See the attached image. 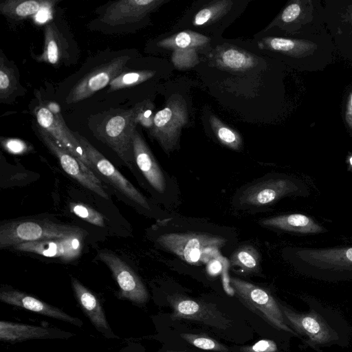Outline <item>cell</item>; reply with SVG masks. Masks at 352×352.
Here are the masks:
<instances>
[{
    "instance_id": "cell-33",
    "label": "cell",
    "mask_w": 352,
    "mask_h": 352,
    "mask_svg": "<svg viewBox=\"0 0 352 352\" xmlns=\"http://www.w3.org/2000/svg\"><path fill=\"white\" fill-rule=\"evenodd\" d=\"M69 208L72 213L79 218L99 227L104 226V218L103 215L82 203H70Z\"/></svg>"
},
{
    "instance_id": "cell-28",
    "label": "cell",
    "mask_w": 352,
    "mask_h": 352,
    "mask_svg": "<svg viewBox=\"0 0 352 352\" xmlns=\"http://www.w3.org/2000/svg\"><path fill=\"white\" fill-rule=\"evenodd\" d=\"M209 122L214 133L221 144L233 150L241 148L242 139L236 131L223 124L214 115L210 116Z\"/></svg>"
},
{
    "instance_id": "cell-17",
    "label": "cell",
    "mask_w": 352,
    "mask_h": 352,
    "mask_svg": "<svg viewBox=\"0 0 352 352\" xmlns=\"http://www.w3.org/2000/svg\"><path fill=\"white\" fill-rule=\"evenodd\" d=\"M0 300L2 302L21 307L54 319L82 327L83 322L78 318L71 316L58 307L52 306L32 296L14 289H1Z\"/></svg>"
},
{
    "instance_id": "cell-40",
    "label": "cell",
    "mask_w": 352,
    "mask_h": 352,
    "mask_svg": "<svg viewBox=\"0 0 352 352\" xmlns=\"http://www.w3.org/2000/svg\"><path fill=\"white\" fill-rule=\"evenodd\" d=\"M350 161H351V164H352V157H351V158Z\"/></svg>"
},
{
    "instance_id": "cell-7",
    "label": "cell",
    "mask_w": 352,
    "mask_h": 352,
    "mask_svg": "<svg viewBox=\"0 0 352 352\" xmlns=\"http://www.w3.org/2000/svg\"><path fill=\"white\" fill-rule=\"evenodd\" d=\"M34 113L36 122L41 127L47 131L64 148L96 173L93 165L87 158L74 133L67 126L62 117L60 108L57 103L48 102L44 105H40L35 108Z\"/></svg>"
},
{
    "instance_id": "cell-16",
    "label": "cell",
    "mask_w": 352,
    "mask_h": 352,
    "mask_svg": "<svg viewBox=\"0 0 352 352\" xmlns=\"http://www.w3.org/2000/svg\"><path fill=\"white\" fill-rule=\"evenodd\" d=\"M299 189L291 179L278 178L266 180L249 187L242 195V204L251 206L270 205Z\"/></svg>"
},
{
    "instance_id": "cell-37",
    "label": "cell",
    "mask_w": 352,
    "mask_h": 352,
    "mask_svg": "<svg viewBox=\"0 0 352 352\" xmlns=\"http://www.w3.org/2000/svg\"><path fill=\"white\" fill-rule=\"evenodd\" d=\"M346 121L351 130L352 131V94L349 97V100L346 106Z\"/></svg>"
},
{
    "instance_id": "cell-8",
    "label": "cell",
    "mask_w": 352,
    "mask_h": 352,
    "mask_svg": "<svg viewBox=\"0 0 352 352\" xmlns=\"http://www.w3.org/2000/svg\"><path fill=\"white\" fill-rule=\"evenodd\" d=\"M36 132L48 150L58 159L62 168L73 179L100 197L108 199L109 195L98 175L85 164L64 148L47 131L36 126Z\"/></svg>"
},
{
    "instance_id": "cell-29",
    "label": "cell",
    "mask_w": 352,
    "mask_h": 352,
    "mask_svg": "<svg viewBox=\"0 0 352 352\" xmlns=\"http://www.w3.org/2000/svg\"><path fill=\"white\" fill-rule=\"evenodd\" d=\"M18 78L14 69L7 64V58L3 53L0 58V100L6 102L16 90Z\"/></svg>"
},
{
    "instance_id": "cell-26",
    "label": "cell",
    "mask_w": 352,
    "mask_h": 352,
    "mask_svg": "<svg viewBox=\"0 0 352 352\" xmlns=\"http://www.w3.org/2000/svg\"><path fill=\"white\" fill-rule=\"evenodd\" d=\"M232 6L230 0H221L210 2L200 9L192 19V24L201 26L211 23L229 12Z\"/></svg>"
},
{
    "instance_id": "cell-5",
    "label": "cell",
    "mask_w": 352,
    "mask_h": 352,
    "mask_svg": "<svg viewBox=\"0 0 352 352\" xmlns=\"http://www.w3.org/2000/svg\"><path fill=\"white\" fill-rule=\"evenodd\" d=\"M230 283L239 300L273 327L292 334L296 333L287 324L279 302L265 289L237 278Z\"/></svg>"
},
{
    "instance_id": "cell-2",
    "label": "cell",
    "mask_w": 352,
    "mask_h": 352,
    "mask_svg": "<svg viewBox=\"0 0 352 352\" xmlns=\"http://www.w3.org/2000/svg\"><path fill=\"white\" fill-rule=\"evenodd\" d=\"M157 242L188 263L199 265L216 256L226 239L207 233L186 232L162 234Z\"/></svg>"
},
{
    "instance_id": "cell-30",
    "label": "cell",
    "mask_w": 352,
    "mask_h": 352,
    "mask_svg": "<svg viewBox=\"0 0 352 352\" xmlns=\"http://www.w3.org/2000/svg\"><path fill=\"white\" fill-rule=\"evenodd\" d=\"M154 74L155 72L152 70L122 72L111 81L107 91H114L124 88H129L150 79Z\"/></svg>"
},
{
    "instance_id": "cell-23",
    "label": "cell",
    "mask_w": 352,
    "mask_h": 352,
    "mask_svg": "<svg viewBox=\"0 0 352 352\" xmlns=\"http://www.w3.org/2000/svg\"><path fill=\"white\" fill-rule=\"evenodd\" d=\"M209 38L192 31H184L160 41L157 45L163 48L174 50L178 54H195V49L205 45Z\"/></svg>"
},
{
    "instance_id": "cell-4",
    "label": "cell",
    "mask_w": 352,
    "mask_h": 352,
    "mask_svg": "<svg viewBox=\"0 0 352 352\" xmlns=\"http://www.w3.org/2000/svg\"><path fill=\"white\" fill-rule=\"evenodd\" d=\"M144 103L145 101L142 102L131 109L107 117L96 131L98 138L130 168L134 161L132 138Z\"/></svg>"
},
{
    "instance_id": "cell-10",
    "label": "cell",
    "mask_w": 352,
    "mask_h": 352,
    "mask_svg": "<svg viewBox=\"0 0 352 352\" xmlns=\"http://www.w3.org/2000/svg\"><path fill=\"white\" fill-rule=\"evenodd\" d=\"M76 137L83 148L97 175L104 177L115 188L140 206L149 210L145 197L85 137L77 132Z\"/></svg>"
},
{
    "instance_id": "cell-13",
    "label": "cell",
    "mask_w": 352,
    "mask_h": 352,
    "mask_svg": "<svg viewBox=\"0 0 352 352\" xmlns=\"http://www.w3.org/2000/svg\"><path fill=\"white\" fill-rule=\"evenodd\" d=\"M85 231L57 239L25 242L12 248L19 252H30L48 258H57L63 261L76 259L84 246Z\"/></svg>"
},
{
    "instance_id": "cell-9",
    "label": "cell",
    "mask_w": 352,
    "mask_h": 352,
    "mask_svg": "<svg viewBox=\"0 0 352 352\" xmlns=\"http://www.w3.org/2000/svg\"><path fill=\"white\" fill-rule=\"evenodd\" d=\"M168 299L173 309V320H195L221 330L228 329L232 324V320L214 305L180 294H173Z\"/></svg>"
},
{
    "instance_id": "cell-36",
    "label": "cell",
    "mask_w": 352,
    "mask_h": 352,
    "mask_svg": "<svg viewBox=\"0 0 352 352\" xmlns=\"http://www.w3.org/2000/svg\"><path fill=\"white\" fill-rule=\"evenodd\" d=\"M300 13V7L298 3H294L287 6L280 14L281 21L288 23L296 19Z\"/></svg>"
},
{
    "instance_id": "cell-39",
    "label": "cell",
    "mask_w": 352,
    "mask_h": 352,
    "mask_svg": "<svg viewBox=\"0 0 352 352\" xmlns=\"http://www.w3.org/2000/svg\"><path fill=\"white\" fill-rule=\"evenodd\" d=\"M166 352H184V351H167Z\"/></svg>"
},
{
    "instance_id": "cell-1",
    "label": "cell",
    "mask_w": 352,
    "mask_h": 352,
    "mask_svg": "<svg viewBox=\"0 0 352 352\" xmlns=\"http://www.w3.org/2000/svg\"><path fill=\"white\" fill-rule=\"evenodd\" d=\"M293 256L302 272L320 278L352 277V246L299 248Z\"/></svg>"
},
{
    "instance_id": "cell-22",
    "label": "cell",
    "mask_w": 352,
    "mask_h": 352,
    "mask_svg": "<svg viewBox=\"0 0 352 352\" xmlns=\"http://www.w3.org/2000/svg\"><path fill=\"white\" fill-rule=\"evenodd\" d=\"M56 2L52 0H6L0 3V12L8 19L19 21L43 10H49Z\"/></svg>"
},
{
    "instance_id": "cell-31",
    "label": "cell",
    "mask_w": 352,
    "mask_h": 352,
    "mask_svg": "<svg viewBox=\"0 0 352 352\" xmlns=\"http://www.w3.org/2000/svg\"><path fill=\"white\" fill-rule=\"evenodd\" d=\"M260 256L252 246H245L234 252L231 256L232 265L239 266L246 272H254L259 267Z\"/></svg>"
},
{
    "instance_id": "cell-21",
    "label": "cell",
    "mask_w": 352,
    "mask_h": 352,
    "mask_svg": "<svg viewBox=\"0 0 352 352\" xmlns=\"http://www.w3.org/2000/svg\"><path fill=\"white\" fill-rule=\"evenodd\" d=\"M261 224L299 234H318L327 230L311 217L302 214H288L265 219Z\"/></svg>"
},
{
    "instance_id": "cell-18",
    "label": "cell",
    "mask_w": 352,
    "mask_h": 352,
    "mask_svg": "<svg viewBox=\"0 0 352 352\" xmlns=\"http://www.w3.org/2000/svg\"><path fill=\"white\" fill-rule=\"evenodd\" d=\"M134 161L139 169L158 192L163 193L166 188L164 175L143 138L137 130L132 138Z\"/></svg>"
},
{
    "instance_id": "cell-24",
    "label": "cell",
    "mask_w": 352,
    "mask_h": 352,
    "mask_svg": "<svg viewBox=\"0 0 352 352\" xmlns=\"http://www.w3.org/2000/svg\"><path fill=\"white\" fill-rule=\"evenodd\" d=\"M64 45L62 35L54 23H48L44 30V48L35 59L52 65L58 64L63 55Z\"/></svg>"
},
{
    "instance_id": "cell-20",
    "label": "cell",
    "mask_w": 352,
    "mask_h": 352,
    "mask_svg": "<svg viewBox=\"0 0 352 352\" xmlns=\"http://www.w3.org/2000/svg\"><path fill=\"white\" fill-rule=\"evenodd\" d=\"M67 335L72 336L69 333L39 326L8 321L0 322V339L4 342H16L31 339L66 338Z\"/></svg>"
},
{
    "instance_id": "cell-11",
    "label": "cell",
    "mask_w": 352,
    "mask_h": 352,
    "mask_svg": "<svg viewBox=\"0 0 352 352\" xmlns=\"http://www.w3.org/2000/svg\"><path fill=\"white\" fill-rule=\"evenodd\" d=\"M129 59L128 56H118L94 69L72 88L65 102L67 104L78 102L103 89L122 72Z\"/></svg>"
},
{
    "instance_id": "cell-34",
    "label": "cell",
    "mask_w": 352,
    "mask_h": 352,
    "mask_svg": "<svg viewBox=\"0 0 352 352\" xmlns=\"http://www.w3.org/2000/svg\"><path fill=\"white\" fill-rule=\"evenodd\" d=\"M2 147L9 153L23 155L32 151L33 147L26 142L17 138H1Z\"/></svg>"
},
{
    "instance_id": "cell-38",
    "label": "cell",
    "mask_w": 352,
    "mask_h": 352,
    "mask_svg": "<svg viewBox=\"0 0 352 352\" xmlns=\"http://www.w3.org/2000/svg\"><path fill=\"white\" fill-rule=\"evenodd\" d=\"M130 348L131 347H129V346H126L124 349H123L122 351H120V352H137V351H133L132 349H130Z\"/></svg>"
},
{
    "instance_id": "cell-19",
    "label": "cell",
    "mask_w": 352,
    "mask_h": 352,
    "mask_svg": "<svg viewBox=\"0 0 352 352\" xmlns=\"http://www.w3.org/2000/svg\"><path fill=\"white\" fill-rule=\"evenodd\" d=\"M71 282L78 304L97 330L107 338H118L109 326L98 298L76 278H72Z\"/></svg>"
},
{
    "instance_id": "cell-27",
    "label": "cell",
    "mask_w": 352,
    "mask_h": 352,
    "mask_svg": "<svg viewBox=\"0 0 352 352\" xmlns=\"http://www.w3.org/2000/svg\"><path fill=\"white\" fill-rule=\"evenodd\" d=\"M261 49H267L281 52L292 55L300 54L309 49V44L301 41H296L278 37H266L258 42Z\"/></svg>"
},
{
    "instance_id": "cell-3",
    "label": "cell",
    "mask_w": 352,
    "mask_h": 352,
    "mask_svg": "<svg viewBox=\"0 0 352 352\" xmlns=\"http://www.w3.org/2000/svg\"><path fill=\"white\" fill-rule=\"evenodd\" d=\"M84 230L74 226L57 223L46 219H16L0 226V248L25 243L63 238Z\"/></svg>"
},
{
    "instance_id": "cell-14",
    "label": "cell",
    "mask_w": 352,
    "mask_h": 352,
    "mask_svg": "<svg viewBox=\"0 0 352 352\" xmlns=\"http://www.w3.org/2000/svg\"><path fill=\"white\" fill-rule=\"evenodd\" d=\"M165 1L162 0H120L111 2L100 21L109 26L123 25L142 21Z\"/></svg>"
},
{
    "instance_id": "cell-35",
    "label": "cell",
    "mask_w": 352,
    "mask_h": 352,
    "mask_svg": "<svg viewBox=\"0 0 352 352\" xmlns=\"http://www.w3.org/2000/svg\"><path fill=\"white\" fill-rule=\"evenodd\" d=\"M241 352H278L276 342L271 340H261L256 343L240 348Z\"/></svg>"
},
{
    "instance_id": "cell-25",
    "label": "cell",
    "mask_w": 352,
    "mask_h": 352,
    "mask_svg": "<svg viewBox=\"0 0 352 352\" xmlns=\"http://www.w3.org/2000/svg\"><path fill=\"white\" fill-rule=\"evenodd\" d=\"M219 66L231 71H243L253 67L256 60L245 51L235 47L221 50L217 54Z\"/></svg>"
},
{
    "instance_id": "cell-32",
    "label": "cell",
    "mask_w": 352,
    "mask_h": 352,
    "mask_svg": "<svg viewBox=\"0 0 352 352\" xmlns=\"http://www.w3.org/2000/svg\"><path fill=\"white\" fill-rule=\"evenodd\" d=\"M180 337L201 349L216 352H229L228 348L207 335L185 333H181Z\"/></svg>"
},
{
    "instance_id": "cell-15",
    "label": "cell",
    "mask_w": 352,
    "mask_h": 352,
    "mask_svg": "<svg viewBox=\"0 0 352 352\" xmlns=\"http://www.w3.org/2000/svg\"><path fill=\"white\" fill-rule=\"evenodd\" d=\"M287 324L298 333L307 336L316 344H324L333 339V332L320 315L314 311L298 313L279 303Z\"/></svg>"
},
{
    "instance_id": "cell-12",
    "label": "cell",
    "mask_w": 352,
    "mask_h": 352,
    "mask_svg": "<svg viewBox=\"0 0 352 352\" xmlns=\"http://www.w3.org/2000/svg\"><path fill=\"white\" fill-rule=\"evenodd\" d=\"M98 257L112 272L122 298L137 304L147 302L149 296L145 285L127 263L107 251H100Z\"/></svg>"
},
{
    "instance_id": "cell-6",
    "label": "cell",
    "mask_w": 352,
    "mask_h": 352,
    "mask_svg": "<svg viewBox=\"0 0 352 352\" xmlns=\"http://www.w3.org/2000/svg\"><path fill=\"white\" fill-rule=\"evenodd\" d=\"M187 122L188 109L184 99L181 96H172L166 105L155 114L150 135L168 153L177 144L182 129Z\"/></svg>"
}]
</instances>
